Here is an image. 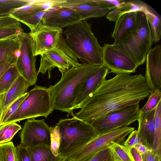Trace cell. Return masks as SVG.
<instances>
[{
	"mask_svg": "<svg viewBox=\"0 0 161 161\" xmlns=\"http://www.w3.org/2000/svg\"><path fill=\"white\" fill-rule=\"evenodd\" d=\"M103 48V65L111 72L130 74L135 72L138 66L135 62L113 44H105Z\"/></svg>",
	"mask_w": 161,
	"mask_h": 161,
	"instance_id": "12",
	"label": "cell"
},
{
	"mask_svg": "<svg viewBox=\"0 0 161 161\" xmlns=\"http://www.w3.org/2000/svg\"><path fill=\"white\" fill-rule=\"evenodd\" d=\"M137 25L134 31L121 43L113 44L131 58L138 66L146 61L153 42L144 11H137Z\"/></svg>",
	"mask_w": 161,
	"mask_h": 161,
	"instance_id": "5",
	"label": "cell"
},
{
	"mask_svg": "<svg viewBox=\"0 0 161 161\" xmlns=\"http://www.w3.org/2000/svg\"><path fill=\"white\" fill-rule=\"evenodd\" d=\"M17 148L18 161H31L26 147L19 145Z\"/></svg>",
	"mask_w": 161,
	"mask_h": 161,
	"instance_id": "39",
	"label": "cell"
},
{
	"mask_svg": "<svg viewBox=\"0 0 161 161\" xmlns=\"http://www.w3.org/2000/svg\"><path fill=\"white\" fill-rule=\"evenodd\" d=\"M42 10H46L38 4L37 0H32L30 3L15 9L10 15L20 22L31 15Z\"/></svg>",
	"mask_w": 161,
	"mask_h": 161,
	"instance_id": "26",
	"label": "cell"
},
{
	"mask_svg": "<svg viewBox=\"0 0 161 161\" xmlns=\"http://www.w3.org/2000/svg\"><path fill=\"white\" fill-rule=\"evenodd\" d=\"M21 126L16 122L4 124L0 126V144L10 142L20 130Z\"/></svg>",
	"mask_w": 161,
	"mask_h": 161,
	"instance_id": "30",
	"label": "cell"
},
{
	"mask_svg": "<svg viewBox=\"0 0 161 161\" xmlns=\"http://www.w3.org/2000/svg\"><path fill=\"white\" fill-rule=\"evenodd\" d=\"M20 75L15 65H12L0 79V95L6 92Z\"/></svg>",
	"mask_w": 161,
	"mask_h": 161,
	"instance_id": "27",
	"label": "cell"
},
{
	"mask_svg": "<svg viewBox=\"0 0 161 161\" xmlns=\"http://www.w3.org/2000/svg\"><path fill=\"white\" fill-rule=\"evenodd\" d=\"M28 27L34 42L35 55L36 56L53 48L62 32V29L46 25L42 22Z\"/></svg>",
	"mask_w": 161,
	"mask_h": 161,
	"instance_id": "13",
	"label": "cell"
},
{
	"mask_svg": "<svg viewBox=\"0 0 161 161\" xmlns=\"http://www.w3.org/2000/svg\"><path fill=\"white\" fill-rule=\"evenodd\" d=\"M137 25V11L124 14L115 21L111 36L114 39L113 45L119 44L127 39L134 31Z\"/></svg>",
	"mask_w": 161,
	"mask_h": 161,
	"instance_id": "19",
	"label": "cell"
},
{
	"mask_svg": "<svg viewBox=\"0 0 161 161\" xmlns=\"http://www.w3.org/2000/svg\"><path fill=\"white\" fill-rule=\"evenodd\" d=\"M18 36L0 41V66L7 62L17 59L19 47Z\"/></svg>",
	"mask_w": 161,
	"mask_h": 161,
	"instance_id": "21",
	"label": "cell"
},
{
	"mask_svg": "<svg viewBox=\"0 0 161 161\" xmlns=\"http://www.w3.org/2000/svg\"><path fill=\"white\" fill-rule=\"evenodd\" d=\"M152 92L142 75L116 74L111 79L103 80L75 115L91 124L110 112L139 103Z\"/></svg>",
	"mask_w": 161,
	"mask_h": 161,
	"instance_id": "1",
	"label": "cell"
},
{
	"mask_svg": "<svg viewBox=\"0 0 161 161\" xmlns=\"http://www.w3.org/2000/svg\"><path fill=\"white\" fill-rule=\"evenodd\" d=\"M53 110L48 88L35 85L28 92V95L17 111L5 124L40 116L47 118Z\"/></svg>",
	"mask_w": 161,
	"mask_h": 161,
	"instance_id": "6",
	"label": "cell"
},
{
	"mask_svg": "<svg viewBox=\"0 0 161 161\" xmlns=\"http://www.w3.org/2000/svg\"><path fill=\"white\" fill-rule=\"evenodd\" d=\"M30 86L28 83L20 76L6 92L0 95V119L14 102L27 92Z\"/></svg>",
	"mask_w": 161,
	"mask_h": 161,
	"instance_id": "20",
	"label": "cell"
},
{
	"mask_svg": "<svg viewBox=\"0 0 161 161\" xmlns=\"http://www.w3.org/2000/svg\"><path fill=\"white\" fill-rule=\"evenodd\" d=\"M134 129V127H124L97 135L66 158L69 160L73 161L86 160L98 152L108 148L112 142L123 144L126 137Z\"/></svg>",
	"mask_w": 161,
	"mask_h": 161,
	"instance_id": "8",
	"label": "cell"
},
{
	"mask_svg": "<svg viewBox=\"0 0 161 161\" xmlns=\"http://www.w3.org/2000/svg\"><path fill=\"white\" fill-rule=\"evenodd\" d=\"M84 161H113V160L108 147L98 152Z\"/></svg>",
	"mask_w": 161,
	"mask_h": 161,
	"instance_id": "37",
	"label": "cell"
},
{
	"mask_svg": "<svg viewBox=\"0 0 161 161\" xmlns=\"http://www.w3.org/2000/svg\"><path fill=\"white\" fill-rule=\"evenodd\" d=\"M140 141L137 137V130L132 131L125 141H124L123 145L127 148L133 147L136 144L140 143Z\"/></svg>",
	"mask_w": 161,
	"mask_h": 161,
	"instance_id": "38",
	"label": "cell"
},
{
	"mask_svg": "<svg viewBox=\"0 0 161 161\" xmlns=\"http://www.w3.org/2000/svg\"><path fill=\"white\" fill-rule=\"evenodd\" d=\"M31 161H60L62 158L60 155L55 156L52 153L50 146L41 144L27 147Z\"/></svg>",
	"mask_w": 161,
	"mask_h": 161,
	"instance_id": "24",
	"label": "cell"
},
{
	"mask_svg": "<svg viewBox=\"0 0 161 161\" xmlns=\"http://www.w3.org/2000/svg\"><path fill=\"white\" fill-rule=\"evenodd\" d=\"M128 149L133 161H142L141 155L134 147H132Z\"/></svg>",
	"mask_w": 161,
	"mask_h": 161,
	"instance_id": "41",
	"label": "cell"
},
{
	"mask_svg": "<svg viewBox=\"0 0 161 161\" xmlns=\"http://www.w3.org/2000/svg\"><path fill=\"white\" fill-rule=\"evenodd\" d=\"M143 2L138 1H124L106 14V18L110 21H115L122 15L130 12L144 11L147 7Z\"/></svg>",
	"mask_w": 161,
	"mask_h": 161,
	"instance_id": "22",
	"label": "cell"
},
{
	"mask_svg": "<svg viewBox=\"0 0 161 161\" xmlns=\"http://www.w3.org/2000/svg\"><path fill=\"white\" fill-rule=\"evenodd\" d=\"M46 11V10H42L36 12L20 22L28 27L36 25L42 22V19Z\"/></svg>",
	"mask_w": 161,
	"mask_h": 161,
	"instance_id": "36",
	"label": "cell"
},
{
	"mask_svg": "<svg viewBox=\"0 0 161 161\" xmlns=\"http://www.w3.org/2000/svg\"><path fill=\"white\" fill-rule=\"evenodd\" d=\"M50 131L51 150L55 156H59L58 151L61 141V136L58 128L56 125L54 127L51 126Z\"/></svg>",
	"mask_w": 161,
	"mask_h": 161,
	"instance_id": "34",
	"label": "cell"
},
{
	"mask_svg": "<svg viewBox=\"0 0 161 161\" xmlns=\"http://www.w3.org/2000/svg\"><path fill=\"white\" fill-rule=\"evenodd\" d=\"M19 145L31 147L45 144L50 146V127L44 119H28L20 132Z\"/></svg>",
	"mask_w": 161,
	"mask_h": 161,
	"instance_id": "11",
	"label": "cell"
},
{
	"mask_svg": "<svg viewBox=\"0 0 161 161\" xmlns=\"http://www.w3.org/2000/svg\"><path fill=\"white\" fill-rule=\"evenodd\" d=\"M16 60H12L7 62L3 63L0 66V79L9 68L15 63Z\"/></svg>",
	"mask_w": 161,
	"mask_h": 161,
	"instance_id": "42",
	"label": "cell"
},
{
	"mask_svg": "<svg viewBox=\"0 0 161 161\" xmlns=\"http://www.w3.org/2000/svg\"><path fill=\"white\" fill-rule=\"evenodd\" d=\"M141 156L142 161H161V156L152 150H148Z\"/></svg>",
	"mask_w": 161,
	"mask_h": 161,
	"instance_id": "40",
	"label": "cell"
},
{
	"mask_svg": "<svg viewBox=\"0 0 161 161\" xmlns=\"http://www.w3.org/2000/svg\"><path fill=\"white\" fill-rule=\"evenodd\" d=\"M140 113L139 103L130 105L110 112L91 124L97 135L103 134L133 123Z\"/></svg>",
	"mask_w": 161,
	"mask_h": 161,
	"instance_id": "10",
	"label": "cell"
},
{
	"mask_svg": "<svg viewBox=\"0 0 161 161\" xmlns=\"http://www.w3.org/2000/svg\"><path fill=\"white\" fill-rule=\"evenodd\" d=\"M29 0H0V17L10 15L15 9L31 3Z\"/></svg>",
	"mask_w": 161,
	"mask_h": 161,
	"instance_id": "29",
	"label": "cell"
},
{
	"mask_svg": "<svg viewBox=\"0 0 161 161\" xmlns=\"http://www.w3.org/2000/svg\"><path fill=\"white\" fill-rule=\"evenodd\" d=\"M65 7L75 11L79 15L81 20L94 18L103 17L110 11L95 6L92 0H66L57 8Z\"/></svg>",
	"mask_w": 161,
	"mask_h": 161,
	"instance_id": "18",
	"label": "cell"
},
{
	"mask_svg": "<svg viewBox=\"0 0 161 161\" xmlns=\"http://www.w3.org/2000/svg\"><path fill=\"white\" fill-rule=\"evenodd\" d=\"M81 20L75 11L69 8L61 7L53 8L46 12L41 22L46 25L62 29Z\"/></svg>",
	"mask_w": 161,
	"mask_h": 161,
	"instance_id": "14",
	"label": "cell"
},
{
	"mask_svg": "<svg viewBox=\"0 0 161 161\" xmlns=\"http://www.w3.org/2000/svg\"><path fill=\"white\" fill-rule=\"evenodd\" d=\"M0 161H18L17 148L12 142L0 144Z\"/></svg>",
	"mask_w": 161,
	"mask_h": 161,
	"instance_id": "32",
	"label": "cell"
},
{
	"mask_svg": "<svg viewBox=\"0 0 161 161\" xmlns=\"http://www.w3.org/2000/svg\"><path fill=\"white\" fill-rule=\"evenodd\" d=\"M100 66L82 63L72 66L59 81L48 88L54 109L73 113L77 92L87 78Z\"/></svg>",
	"mask_w": 161,
	"mask_h": 161,
	"instance_id": "2",
	"label": "cell"
},
{
	"mask_svg": "<svg viewBox=\"0 0 161 161\" xmlns=\"http://www.w3.org/2000/svg\"><path fill=\"white\" fill-rule=\"evenodd\" d=\"M144 12L147 20L153 42L157 43L161 36V18L147 6Z\"/></svg>",
	"mask_w": 161,
	"mask_h": 161,
	"instance_id": "25",
	"label": "cell"
},
{
	"mask_svg": "<svg viewBox=\"0 0 161 161\" xmlns=\"http://www.w3.org/2000/svg\"><path fill=\"white\" fill-rule=\"evenodd\" d=\"M60 34L58 42L53 49L41 56L40 67L37 74H45L48 71L49 78L51 71L57 67L63 75L71 67L80 64L77 58L66 44L63 35Z\"/></svg>",
	"mask_w": 161,
	"mask_h": 161,
	"instance_id": "7",
	"label": "cell"
},
{
	"mask_svg": "<svg viewBox=\"0 0 161 161\" xmlns=\"http://www.w3.org/2000/svg\"><path fill=\"white\" fill-rule=\"evenodd\" d=\"M28 95V92H27L16 100L9 107L1 117L0 126L5 124L8 119L15 113Z\"/></svg>",
	"mask_w": 161,
	"mask_h": 161,
	"instance_id": "33",
	"label": "cell"
},
{
	"mask_svg": "<svg viewBox=\"0 0 161 161\" xmlns=\"http://www.w3.org/2000/svg\"><path fill=\"white\" fill-rule=\"evenodd\" d=\"M23 32L19 22L10 15L0 17V41Z\"/></svg>",
	"mask_w": 161,
	"mask_h": 161,
	"instance_id": "23",
	"label": "cell"
},
{
	"mask_svg": "<svg viewBox=\"0 0 161 161\" xmlns=\"http://www.w3.org/2000/svg\"><path fill=\"white\" fill-rule=\"evenodd\" d=\"M146 67L145 77L153 92L161 90V46L160 45L151 48L146 58Z\"/></svg>",
	"mask_w": 161,
	"mask_h": 161,
	"instance_id": "15",
	"label": "cell"
},
{
	"mask_svg": "<svg viewBox=\"0 0 161 161\" xmlns=\"http://www.w3.org/2000/svg\"><path fill=\"white\" fill-rule=\"evenodd\" d=\"M60 161H69V160L66 158H62Z\"/></svg>",
	"mask_w": 161,
	"mask_h": 161,
	"instance_id": "44",
	"label": "cell"
},
{
	"mask_svg": "<svg viewBox=\"0 0 161 161\" xmlns=\"http://www.w3.org/2000/svg\"><path fill=\"white\" fill-rule=\"evenodd\" d=\"M73 117L60 119L56 124L61 136L58 153L66 158L97 136L92 125L79 119L73 113Z\"/></svg>",
	"mask_w": 161,
	"mask_h": 161,
	"instance_id": "4",
	"label": "cell"
},
{
	"mask_svg": "<svg viewBox=\"0 0 161 161\" xmlns=\"http://www.w3.org/2000/svg\"><path fill=\"white\" fill-rule=\"evenodd\" d=\"M155 138L153 150L161 156V101L155 108Z\"/></svg>",
	"mask_w": 161,
	"mask_h": 161,
	"instance_id": "28",
	"label": "cell"
},
{
	"mask_svg": "<svg viewBox=\"0 0 161 161\" xmlns=\"http://www.w3.org/2000/svg\"><path fill=\"white\" fill-rule=\"evenodd\" d=\"M18 36L19 54L15 65L20 76L30 86L35 85L37 79L34 42L30 33L23 32Z\"/></svg>",
	"mask_w": 161,
	"mask_h": 161,
	"instance_id": "9",
	"label": "cell"
},
{
	"mask_svg": "<svg viewBox=\"0 0 161 161\" xmlns=\"http://www.w3.org/2000/svg\"><path fill=\"white\" fill-rule=\"evenodd\" d=\"M109 147L113 161H133L128 148L123 144L112 142Z\"/></svg>",
	"mask_w": 161,
	"mask_h": 161,
	"instance_id": "31",
	"label": "cell"
},
{
	"mask_svg": "<svg viewBox=\"0 0 161 161\" xmlns=\"http://www.w3.org/2000/svg\"><path fill=\"white\" fill-rule=\"evenodd\" d=\"M133 147L136 148L141 156L146 153L149 150L141 142L136 144Z\"/></svg>",
	"mask_w": 161,
	"mask_h": 161,
	"instance_id": "43",
	"label": "cell"
},
{
	"mask_svg": "<svg viewBox=\"0 0 161 161\" xmlns=\"http://www.w3.org/2000/svg\"><path fill=\"white\" fill-rule=\"evenodd\" d=\"M110 72L103 64L92 73L79 89L74 103V109L78 108L82 103L92 93Z\"/></svg>",
	"mask_w": 161,
	"mask_h": 161,
	"instance_id": "16",
	"label": "cell"
},
{
	"mask_svg": "<svg viewBox=\"0 0 161 161\" xmlns=\"http://www.w3.org/2000/svg\"><path fill=\"white\" fill-rule=\"evenodd\" d=\"M155 109L146 112H140L137 135L140 142L148 149L153 150L155 138Z\"/></svg>",
	"mask_w": 161,
	"mask_h": 161,
	"instance_id": "17",
	"label": "cell"
},
{
	"mask_svg": "<svg viewBox=\"0 0 161 161\" xmlns=\"http://www.w3.org/2000/svg\"><path fill=\"white\" fill-rule=\"evenodd\" d=\"M161 101V91L157 90L153 92L148 97L146 103L140 109L141 112H146L155 108L159 102Z\"/></svg>",
	"mask_w": 161,
	"mask_h": 161,
	"instance_id": "35",
	"label": "cell"
},
{
	"mask_svg": "<svg viewBox=\"0 0 161 161\" xmlns=\"http://www.w3.org/2000/svg\"><path fill=\"white\" fill-rule=\"evenodd\" d=\"M62 33L67 45L83 63L103 64V47L92 32L91 24L82 20L66 27Z\"/></svg>",
	"mask_w": 161,
	"mask_h": 161,
	"instance_id": "3",
	"label": "cell"
}]
</instances>
